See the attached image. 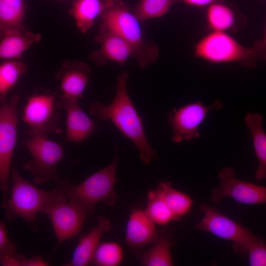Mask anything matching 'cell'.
<instances>
[{
	"instance_id": "cell-1",
	"label": "cell",
	"mask_w": 266,
	"mask_h": 266,
	"mask_svg": "<svg viewBox=\"0 0 266 266\" xmlns=\"http://www.w3.org/2000/svg\"><path fill=\"white\" fill-rule=\"evenodd\" d=\"M129 75L122 72L118 76L115 95L108 105L99 101L89 107L90 114L102 121H111L125 138L139 151L140 160L148 165L156 159V152L149 143L144 131L142 118L139 115L127 92Z\"/></svg>"
},
{
	"instance_id": "cell-2",
	"label": "cell",
	"mask_w": 266,
	"mask_h": 266,
	"mask_svg": "<svg viewBox=\"0 0 266 266\" xmlns=\"http://www.w3.org/2000/svg\"><path fill=\"white\" fill-rule=\"evenodd\" d=\"M10 176V197L1 203L8 221L21 218L35 229V218L39 213L45 214L54 204L66 199L56 188L47 191L37 187L25 179L14 167L11 168Z\"/></svg>"
},
{
	"instance_id": "cell-3",
	"label": "cell",
	"mask_w": 266,
	"mask_h": 266,
	"mask_svg": "<svg viewBox=\"0 0 266 266\" xmlns=\"http://www.w3.org/2000/svg\"><path fill=\"white\" fill-rule=\"evenodd\" d=\"M119 157L116 154L112 162L105 167L95 172L78 185L68 179L58 182L56 187L69 201L75 202L88 214L93 216L96 205L102 202L112 206L117 201L114 186L117 182Z\"/></svg>"
},
{
	"instance_id": "cell-4",
	"label": "cell",
	"mask_w": 266,
	"mask_h": 266,
	"mask_svg": "<svg viewBox=\"0 0 266 266\" xmlns=\"http://www.w3.org/2000/svg\"><path fill=\"white\" fill-rule=\"evenodd\" d=\"M102 26L118 34L131 46L141 68L156 61L159 48L146 40L141 22L122 1L116 0L102 14Z\"/></svg>"
},
{
	"instance_id": "cell-5",
	"label": "cell",
	"mask_w": 266,
	"mask_h": 266,
	"mask_svg": "<svg viewBox=\"0 0 266 266\" xmlns=\"http://www.w3.org/2000/svg\"><path fill=\"white\" fill-rule=\"evenodd\" d=\"M194 56L213 64L238 63L254 68L259 59L252 48H246L224 32L212 31L202 37L194 47Z\"/></svg>"
},
{
	"instance_id": "cell-6",
	"label": "cell",
	"mask_w": 266,
	"mask_h": 266,
	"mask_svg": "<svg viewBox=\"0 0 266 266\" xmlns=\"http://www.w3.org/2000/svg\"><path fill=\"white\" fill-rule=\"evenodd\" d=\"M22 142L32 156L23 168L30 173L33 183L40 185L58 181L57 165L65 158L63 145L40 136H29Z\"/></svg>"
},
{
	"instance_id": "cell-7",
	"label": "cell",
	"mask_w": 266,
	"mask_h": 266,
	"mask_svg": "<svg viewBox=\"0 0 266 266\" xmlns=\"http://www.w3.org/2000/svg\"><path fill=\"white\" fill-rule=\"evenodd\" d=\"M200 209L203 216L196 228L233 242V250L239 255H246L249 249L263 238L209 204H203Z\"/></svg>"
},
{
	"instance_id": "cell-8",
	"label": "cell",
	"mask_w": 266,
	"mask_h": 266,
	"mask_svg": "<svg viewBox=\"0 0 266 266\" xmlns=\"http://www.w3.org/2000/svg\"><path fill=\"white\" fill-rule=\"evenodd\" d=\"M59 100L50 93L34 94L29 97L23 109L22 120L27 126L29 136L48 137L50 134H60Z\"/></svg>"
},
{
	"instance_id": "cell-9",
	"label": "cell",
	"mask_w": 266,
	"mask_h": 266,
	"mask_svg": "<svg viewBox=\"0 0 266 266\" xmlns=\"http://www.w3.org/2000/svg\"><path fill=\"white\" fill-rule=\"evenodd\" d=\"M18 95L0 104V189L1 202L7 200L11 165L17 138Z\"/></svg>"
},
{
	"instance_id": "cell-10",
	"label": "cell",
	"mask_w": 266,
	"mask_h": 266,
	"mask_svg": "<svg viewBox=\"0 0 266 266\" xmlns=\"http://www.w3.org/2000/svg\"><path fill=\"white\" fill-rule=\"evenodd\" d=\"M223 105L222 101L217 99L209 106L198 101L173 108L169 112L166 119L172 131L171 141L178 143L200 137L199 127L208 113L211 110L221 109Z\"/></svg>"
},
{
	"instance_id": "cell-11",
	"label": "cell",
	"mask_w": 266,
	"mask_h": 266,
	"mask_svg": "<svg viewBox=\"0 0 266 266\" xmlns=\"http://www.w3.org/2000/svg\"><path fill=\"white\" fill-rule=\"evenodd\" d=\"M218 177L219 185L212 192L213 202L219 203L225 198H230L245 204L266 203V187L237 179L233 168H224L219 172Z\"/></svg>"
},
{
	"instance_id": "cell-12",
	"label": "cell",
	"mask_w": 266,
	"mask_h": 266,
	"mask_svg": "<svg viewBox=\"0 0 266 266\" xmlns=\"http://www.w3.org/2000/svg\"><path fill=\"white\" fill-rule=\"evenodd\" d=\"M45 214L51 221L57 240L55 251L62 243L80 232L88 213L77 204L66 199L54 204Z\"/></svg>"
},
{
	"instance_id": "cell-13",
	"label": "cell",
	"mask_w": 266,
	"mask_h": 266,
	"mask_svg": "<svg viewBox=\"0 0 266 266\" xmlns=\"http://www.w3.org/2000/svg\"><path fill=\"white\" fill-rule=\"evenodd\" d=\"M79 101L59 100V106L66 114V138L75 143L87 141L97 131L95 122L83 111Z\"/></svg>"
},
{
	"instance_id": "cell-14",
	"label": "cell",
	"mask_w": 266,
	"mask_h": 266,
	"mask_svg": "<svg viewBox=\"0 0 266 266\" xmlns=\"http://www.w3.org/2000/svg\"><path fill=\"white\" fill-rule=\"evenodd\" d=\"M156 225L145 209H133L126 225L125 240L127 245L136 250L152 244L159 234Z\"/></svg>"
},
{
	"instance_id": "cell-15",
	"label": "cell",
	"mask_w": 266,
	"mask_h": 266,
	"mask_svg": "<svg viewBox=\"0 0 266 266\" xmlns=\"http://www.w3.org/2000/svg\"><path fill=\"white\" fill-rule=\"evenodd\" d=\"M112 229L110 221L100 216L97 225L82 236L75 247L67 266H85L92 264L95 251L100 243L102 235Z\"/></svg>"
},
{
	"instance_id": "cell-16",
	"label": "cell",
	"mask_w": 266,
	"mask_h": 266,
	"mask_svg": "<svg viewBox=\"0 0 266 266\" xmlns=\"http://www.w3.org/2000/svg\"><path fill=\"white\" fill-rule=\"evenodd\" d=\"M91 72L84 66L65 67L57 75L60 82V99L79 100L89 82Z\"/></svg>"
},
{
	"instance_id": "cell-17",
	"label": "cell",
	"mask_w": 266,
	"mask_h": 266,
	"mask_svg": "<svg viewBox=\"0 0 266 266\" xmlns=\"http://www.w3.org/2000/svg\"><path fill=\"white\" fill-rule=\"evenodd\" d=\"M40 39L37 33L22 32L19 29H7L0 43V57L5 60H17Z\"/></svg>"
},
{
	"instance_id": "cell-18",
	"label": "cell",
	"mask_w": 266,
	"mask_h": 266,
	"mask_svg": "<svg viewBox=\"0 0 266 266\" xmlns=\"http://www.w3.org/2000/svg\"><path fill=\"white\" fill-rule=\"evenodd\" d=\"M116 0H76L70 13L78 29L87 33L94 25L96 19Z\"/></svg>"
},
{
	"instance_id": "cell-19",
	"label": "cell",
	"mask_w": 266,
	"mask_h": 266,
	"mask_svg": "<svg viewBox=\"0 0 266 266\" xmlns=\"http://www.w3.org/2000/svg\"><path fill=\"white\" fill-rule=\"evenodd\" d=\"M175 244L172 233L163 231L149 249L139 255L140 264L143 266H171L173 262L171 249Z\"/></svg>"
},
{
	"instance_id": "cell-20",
	"label": "cell",
	"mask_w": 266,
	"mask_h": 266,
	"mask_svg": "<svg viewBox=\"0 0 266 266\" xmlns=\"http://www.w3.org/2000/svg\"><path fill=\"white\" fill-rule=\"evenodd\" d=\"M263 116L259 113H247L244 121L252 139L255 154L259 164L255 173L258 180L266 178V133L262 127Z\"/></svg>"
},
{
	"instance_id": "cell-21",
	"label": "cell",
	"mask_w": 266,
	"mask_h": 266,
	"mask_svg": "<svg viewBox=\"0 0 266 266\" xmlns=\"http://www.w3.org/2000/svg\"><path fill=\"white\" fill-rule=\"evenodd\" d=\"M102 29L99 36V52L103 58L123 66L130 57L133 58V50L124 39L103 26Z\"/></svg>"
},
{
	"instance_id": "cell-22",
	"label": "cell",
	"mask_w": 266,
	"mask_h": 266,
	"mask_svg": "<svg viewBox=\"0 0 266 266\" xmlns=\"http://www.w3.org/2000/svg\"><path fill=\"white\" fill-rule=\"evenodd\" d=\"M157 187L161 191L174 221H177L189 213L193 201L187 194L175 189L169 181H160Z\"/></svg>"
},
{
	"instance_id": "cell-23",
	"label": "cell",
	"mask_w": 266,
	"mask_h": 266,
	"mask_svg": "<svg viewBox=\"0 0 266 266\" xmlns=\"http://www.w3.org/2000/svg\"><path fill=\"white\" fill-rule=\"evenodd\" d=\"M206 19L207 26L212 31L225 32L236 25V18L234 10L221 1L208 6Z\"/></svg>"
},
{
	"instance_id": "cell-24",
	"label": "cell",
	"mask_w": 266,
	"mask_h": 266,
	"mask_svg": "<svg viewBox=\"0 0 266 266\" xmlns=\"http://www.w3.org/2000/svg\"><path fill=\"white\" fill-rule=\"evenodd\" d=\"M145 210L156 225L165 226L174 221V216L158 187L148 192Z\"/></svg>"
},
{
	"instance_id": "cell-25",
	"label": "cell",
	"mask_w": 266,
	"mask_h": 266,
	"mask_svg": "<svg viewBox=\"0 0 266 266\" xmlns=\"http://www.w3.org/2000/svg\"><path fill=\"white\" fill-rule=\"evenodd\" d=\"M27 70L26 65L16 60H8L0 65V101L7 100V95Z\"/></svg>"
},
{
	"instance_id": "cell-26",
	"label": "cell",
	"mask_w": 266,
	"mask_h": 266,
	"mask_svg": "<svg viewBox=\"0 0 266 266\" xmlns=\"http://www.w3.org/2000/svg\"><path fill=\"white\" fill-rule=\"evenodd\" d=\"M26 6L24 0H0V24L2 29L5 31L19 29Z\"/></svg>"
},
{
	"instance_id": "cell-27",
	"label": "cell",
	"mask_w": 266,
	"mask_h": 266,
	"mask_svg": "<svg viewBox=\"0 0 266 266\" xmlns=\"http://www.w3.org/2000/svg\"><path fill=\"white\" fill-rule=\"evenodd\" d=\"M181 1V0H140L132 11L141 22H143L163 16L174 3Z\"/></svg>"
},
{
	"instance_id": "cell-28",
	"label": "cell",
	"mask_w": 266,
	"mask_h": 266,
	"mask_svg": "<svg viewBox=\"0 0 266 266\" xmlns=\"http://www.w3.org/2000/svg\"><path fill=\"white\" fill-rule=\"evenodd\" d=\"M124 259L122 246L114 241L100 242L92 264L99 266H118Z\"/></svg>"
},
{
	"instance_id": "cell-29",
	"label": "cell",
	"mask_w": 266,
	"mask_h": 266,
	"mask_svg": "<svg viewBox=\"0 0 266 266\" xmlns=\"http://www.w3.org/2000/svg\"><path fill=\"white\" fill-rule=\"evenodd\" d=\"M250 266H266V240L263 238L247 252Z\"/></svg>"
},
{
	"instance_id": "cell-30",
	"label": "cell",
	"mask_w": 266,
	"mask_h": 266,
	"mask_svg": "<svg viewBox=\"0 0 266 266\" xmlns=\"http://www.w3.org/2000/svg\"><path fill=\"white\" fill-rule=\"evenodd\" d=\"M6 225L3 221L0 223V254L16 251L13 243L9 239Z\"/></svg>"
},
{
	"instance_id": "cell-31",
	"label": "cell",
	"mask_w": 266,
	"mask_h": 266,
	"mask_svg": "<svg viewBox=\"0 0 266 266\" xmlns=\"http://www.w3.org/2000/svg\"><path fill=\"white\" fill-rule=\"evenodd\" d=\"M26 258L16 251L0 254V264L2 266H23Z\"/></svg>"
},
{
	"instance_id": "cell-32",
	"label": "cell",
	"mask_w": 266,
	"mask_h": 266,
	"mask_svg": "<svg viewBox=\"0 0 266 266\" xmlns=\"http://www.w3.org/2000/svg\"><path fill=\"white\" fill-rule=\"evenodd\" d=\"M253 48L255 49L259 59L266 62V26L263 39L255 41Z\"/></svg>"
},
{
	"instance_id": "cell-33",
	"label": "cell",
	"mask_w": 266,
	"mask_h": 266,
	"mask_svg": "<svg viewBox=\"0 0 266 266\" xmlns=\"http://www.w3.org/2000/svg\"><path fill=\"white\" fill-rule=\"evenodd\" d=\"M222 0H181V1H183L189 5L199 7L208 6L213 3L220 2Z\"/></svg>"
},
{
	"instance_id": "cell-34",
	"label": "cell",
	"mask_w": 266,
	"mask_h": 266,
	"mask_svg": "<svg viewBox=\"0 0 266 266\" xmlns=\"http://www.w3.org/2000/svg\"><path fill=\"white\" fill-rule=\"evenodd\" d=\"M48 266L47 262L41 256H34L26 259L24 266Z\"/></svg>"
}]
</instances>
